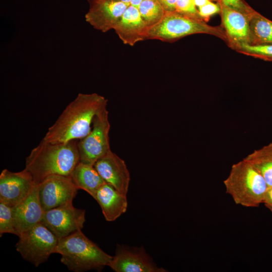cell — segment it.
<instances>
[{
    "instance_id": "1",
    "label": "cell",
    "mask_w": 272,
    "mask_h": 272,
    "mask_svg": "<svg viewBox=\"0 0 272 272\" xmlns=\"http://www.w3.org/2000/svg\"><path fill=\"white\" fill-rule=\"evenodd\" d=\"M108 100L96 93H79L70 103L42 139L52 143L80 140L92 127L95 116L107 108Z\"/></svg>"
},
{
    "instance_id": "2",
    "label": "cell",
    "mask_w": 272,
    "mask_h": 272,
    "mask_svg": "<svg viewBox=\"0 0 272 272\" xmlns=\"http://www.w3.org/2000/svg\"><path fill=\"white\" fill-rule=\"evenodd\" d=\"M79 140L52 143L42 140L25 159V169L38 184L49 176L71 177L80 162Z\"/></svg>"
},
{
    "instance_id": "3",
    "label": "cell",
    "mask_w": 272,
    "mask_h": 272,
    "mask_svg": "<svg viewBox=\"0 0 272 272\" xmlns=\"http://www.w3.org/2000/svg\"><path fill=\"white\" fill-rule=\"evenodd\" d=\"M54 253L60 254L61 262L75 272L99 271L108 266L112 258L81 230L59 238Z\"/></svg>"
},
{
    "instance_id": "4",
    "label": "cell",
    "mask_w": 272,
    "mask_h": 272,
    "mask_svg": "<svg viewBox=\"0 0 272 272\" xmlns=\"http://www.w3.org/2000/svg\"><path fill=\"white\" fill-rule=\"evenodd\" d=\"M223 183L234 202L246 208L263 203L268 188L261 174L244 159L232 165Z\"/></svg>"
},
{
    "instance_id": "5",
    "label": "cell",
    "mask_w": 272,
    "mask_h": 272,
    "mask_svg": "<svg viewBox=\"0 0 272 272\" xmlns=\"http://www.w3.org/2000/svg\"><path fill=\"white\" fill-rule=\"evenodd\" d=\"M199 33L215 35L228 41L225 32L220 28L211 26L201 18L175 11H166L158 22L148 26L145 40L171 42L188 35Z\"/></svg>"
},
{
    "instance_id": "6",
    "label": "cell",
    "mask_w": 272,
    "mask_h": 272,
    "mask_svg": "<svg viewBox=\"0 0 272 272\" xmlns=\"http://www.w3.org/2000/svg\"><path fill=\"white\" fill-rule=\"evenodd\" d=\"M16 248L23 258L36 267L47 261L54 253L58 238L41 222L18 236Z\"/></svg>"
},
{
    "instance_id": "7",
    "label": "cell",
    "mask_w": 272,
    "mask_h": 272,
    "mask_svg": "<svg viewBox=\"0 0 272 272\" xmlns=\"http://www.w3.org/2000/svg\"><path fill=\"white\" fill-rule=\"evenodd\" d=\"M110 129L109 113L105 108L95 116L89 133L78 141L80 162L94 165L98 159L111 151Z\"/></svg>"
},
{
    "instance_id": "8",
    "label": "cell",
    "mask_w": 272,
    "mask_h": 272,
    "mask_svg": "<svg viewBox=\"0 0 272 272\" xmlns=\"http://www.w3.org/2000/svg\"><path fill=\"white\" fill-rule=\"evenodd\" d=\"M85 222V210L70 202L44 212L41 223L59 239L81 231Z\"/></svg>"
},
{
    "instance_id": "9",
    "label": "cell",
    "mask_w": 272,
    "mask_h": 272,
    "mask_svg": "<svg viewBox=\"0 0 272 272\" xmlns=\"http://www.w3.org/2000/svg\"><path fill=\"white\" fill-rule=\"evenodd\" d=\"M39 200L44 211L73 202L79 189L71 177L50 175L37 184Z\"/></svg>"
},
{
    "instance_id": "10",
    "label": "cell",
    "mask_w": 272,
    "mask_h": 272,
    "mask_svg": "<svg viewBox=\"0 0 272 272\" xmlns=\"http://www.w3.org/2000/svg\"><path fill=\"white\" fill-rule=\"evenodd\" d=\"M108 266L116 272L167 271L156 265L143 246L117 245Z\"/></svg>"
},
{
    "instance_id": "11",
    "label": "cell",
    "mask_w": 272,
    "mask_h": 272,
    "mask_svg": "<svg viewBox=\"0 0 272 272\" xmlns=\"http://www.w3.org/2000/svg\"><path fill=\"white\" fill-rule=\"evenodd\" d=\"M36 184L25 169L14 172L4 169L0 175V202L13 207L22 200Z\"/></svg>"
},
{
    "instance_id": "12",
    "label": "cell",
    "mask_w": 272,
    "mask_h": 272,
    "mask_svg": "<svg viewBox=\"0 0 272 272\" xmlns=\"http://www.w3.org/2000/svg\"><path fill=\"white\" fill-rule=\"evenodd\" d=\"M17 236L40 223L44 213L38 195V185L35 184L29 193L12 208Z\"/></svg>"
},
{
    "instance_id": "13",
    "label": "cell",
    "mask_w": 272,
    "mask_h": 272,
    "mask_svg": "<svg viewBox=\"0 0 272 272\" xmlns=\"http://www.w3.org/2000/svg\"><path fill=\"white\" fill-rule=\"evenodd\" d=\"M94 166L106 183L127 195L130 177L122 159L111 151L98 159Z\"/></svg>"
},
{
    "instance_id": "14",
    "label": "cell",
    "mask_w": 272,
    "mask_h": 272,
    "mask_svg": "<svg viewBox=\"0 0 272 272\" xmlns=\"http://www.w3.org/2000/svg\"><path fill=\"white\" fill-rule=\"evenodd\" d=\"M221 17L230 46L250 43L249 17L240 11L220 4Z\"/></svg>"
},
{
    "instance_id": "15",
    "label": "cell",
    "mask_w": 272,
    "mask_h": 272,
    "mask_svg": "<svg viewBox=\"0 0 272 272\" xmlns=\"http://www.w3.org/2000/svg\"><path fill=\"white\" fill-rule=\"evenodd\" d=\"M129 5L121 1H102L97 9L86 15V22L98 31L108 32L114 29Z\"/></svg>"
},
{
    "instance_id": "16",
    "label": "cell",
    "mask_w": 272,
    "mask_h": 272,
    "mask_svg": "<svg viewBox=\"0 0 272 272\" xmlns=\"http://www.w3.org/2000/svg\"><path fill=\"white\" fill-rule=\"evenodd\" d=\"M148 26L138 8L130 5L113 30L124 44L132 46L145 40Z\"/></svg>"
},
{
    "instance_id": "17",
    "label": "cell",
    "mask_w": 272,
    "mask_h": 272,
    "mask_svg": "<svg viewBox=\"0 0 272 272\" xmlns=\"http://www.w3.org/2000/svg\"><path fill=\"white\" fill-rule=\"evenodd\" d=\"M94 199L100 205L107 221H115L126 211V195L106 182L97 190Z\"/></svg>"
},
{
    "instance_id": "18",
    "label": "cell",
    "mask_w": 272,
    "mask_h": 272,
    "mask_svg": "<svg viewBox=\"0 0 272 272\" xmlns=\"http://www.w3.org/2000/svg\"><path fill=\"white\" fill-rule=\"evenodd\" d=\"M71 178L79 189L86 191L94 198L99 188L105 183L94 165L79 162Z\"/></svg>"
},
{
    "instance_id": "19",
    "label": "cell",
    "mask_w": 272,
    "mask_h": 272,
    "mask_svg": "<svg viewBox=\"0 0 272 272\" xmlns=\"http://www.w3.org/2000/svg\"><path fill=\"white\" fill-rule=\"evenodd\" d=\"M244 159L261 174L268 187L272 186V142L254 150Z\"/></svg>"
},
{
    "instance_id": "20",
    "label": "cell",
    "mask_w": 272,
    "mask_h": 272,
    "mask_svg": "<svg viewBox=\"0 0 272 272\" xmlns=\"http://www.w3.org/2000/svg\"><path fill=\"white\" fill-rule=\"evenodd\" d=\"M250 44H272V21L254 12L249 17Z\"/></svg>"
},
{
    "instance_id": "21",
    "label": "cell",
    "mask_w": 272,
    "mask_h": 272,
    "mask_svg": "<svg viewBox=\"0 0 272 272\" xmlns=\"http://www.w3.org/2000/svg\"><path fill=\"white\" fill-rule=\"evenodd\" d=\"M138 9L148 26L158 22L166 12L158 0H143Z\"/></svg>"
},
{
    "instance_id": "22",
    "label": "cell",
    "mask_w": 272,
    "mask_h": 272,
    "mask_svg": "<svg viewBox=\"0 0 272 272\" xmlns=\"http://www.w3.org/2000/svg\"><path fill=\"white\" fill-rule=\"evenodd\" d=\"M238 52L267 61H272V44L242 43L234 48Z\"/></svg>"
},
{
    "instance_id": "23",
    "label": "cell",
    "mask_w": 272,
    "mask_h": 272,
    "mask_svg": "<svg viewBox=\"0 0 272 272\" xmlns=\"http://www.w3.org/2000/svg\"><path fill=\"white\" fill-rule=\"evenodd\" d=\"M5 233L17 235L14 226L12 207L0 202V237Z\"/></svg>"
},
{
    "instance_id": "24",
    "label": "cell",
    "mask_w": 272,
    "mask_h": 272,
    "mask_svg": "<svg viewBox=\"0 0 272 272\" xmlns=\"http://www.w3.org/2000/svg\"><path fill=\"white\" fill-rule=\"evenodd\" d=\"M195 7L192 0H177L175 11L201 18Z\"/></svg>"
},
{
    "instance_id": "25",
    "label": "cell",
    "mask_w": 272,
    "mask_h": 272,
    "mask_svg": "<svg viewBox=\"0 0 272 272\" xmlns=\"http://www.w3.org/2000/svg\"><path fill=\"white\" fill-rule=\"evenodd\" d=\"M221 11L220 5L212 3L211 1L198 8V13L199 17L203 21H208L209 18Z\"/></svg>"
},
{
    "instance_id": "26",
    "label": "cell",
    "mask_w": 272,
    "mask_h": 272,
    "mask_svg": "<svg viewBox=\"0 0 272 272\" xmlns=\"http://www.w3.org/2000/svg\"><path fill=\"white\" fill-rule=\"evenodd\" d=\"M220 4L250 15L255 11L246 6L241 0H219Z\"/></svg>"
},
{
    "instance_id": "27",
    "label": "cell",
    "mask_w": 272,
    "mask_h": 272,
    "mask_svg": "<svg viewBox=\"0 0 272 272\" xmlns=\"http://www.w3.org/2000/svg\"><path fill=\"white\" fill-rule=\"evenodd\" d=\"M165 11H175L177 0H158Z\"/></svg>"
},
{
    "instance_id": "28",
    "label": "cell",
    "mask_w": 272,
    "mask_h": 272,
    "mask_svg": "<svg viewBox=\"0 0 272 272\" xmlns=\"http://www.w3.org/2000/svg\"><path fill=\"white\" fill-rule=\"evenodd\" d=\"M263 204L272 213V186L268 188Z\"/></svg>"
},
{
    "instance_id": "29",
    "label": "cell",
    "mask_w": 272,
    "mask_h": 272,
    "mask_svg": "<svg viewBox=\"0 0 272 272\" xmlns=\"http://www.w3.org/2000/svg\"><path fill=\"white\" fill-rule=\"evenodd\" d=\"M192 1L195 6L197 7L198 8L201 6H202L210 2V0H192Z\"/></svg>"
},
{
    "instance_id": "30",
    "label": "cell",
    "mask_w": 272,
    "mask_h": 272,
    "mask_svg": "<svg viewBox=\"0 0 272 272\" xmlns=\"http://www.w3.org/2000/svg\"><path fill=\"white\" fill-rule=\"evenodd\" d=\"M143 0H130V5L135 7L139 8Z\"/></svg>"
},
{
    "instance_id": "31",
    "label": "cell",
    "mask_w": 272,
    "mask_h": 272,
    "mask_svg": "<svg viewBox=\"0 0 272 272\" xmlns=\"http://www.w3.org/2000/svg\"><path fill=\"white\" fill-rule=\"evenodd\" d=\"M114 1H121L123 3L128 4L130 5V0H114Z\"/></svg>"
}]
</instances>
